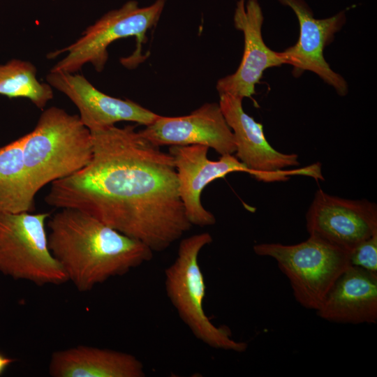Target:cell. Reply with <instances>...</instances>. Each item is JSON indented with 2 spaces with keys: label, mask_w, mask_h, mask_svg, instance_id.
<instances>
[{
  "label": "cell",
  "mask_w": 377,
  "mask_h": 377,
  "mask_svg": "<svg viewBox=\"0 0 377 377\" xmlns=\"http://www.w3.org/2000/svg\"><path fill=\"white\" fill-rule=\"evenodd\" d=\"M14 362L15 360L13 358L6 356L0 353V376L2 375L8 367Z\"/></svg>",
  "instance_id": "ffe728a7"
},
{
  "label": "cell",
  "mask_w": 377,
  "mask_h": 377,
  "mask_svg": "<svg viewBox=\"0 0 377 377\" xmlns=\"http://www.w3.org/2000/svg\"><path fill=\"white\" fill-rule=\"evenodd\" d=\"M352 266L377 273V233L358 244L349 252Z\"/></svg>",
  "instance_id": "d6986e66"
},
{
  "label": "cell",
  "mask_w": 377,
  "mask_h": 377,
  "mask_svg": "<svg viewBox=\"0 0 377 377\" xmlns=\"http://www.w3.org/2000/svg\"><path fill=\"white\" fill-rule=\"evenodd\" d=\"M49 249L68 280L87 292L151 260L153 251L75 209L61 208L47 221Z\"/></svg>",
  "instance_id": "7a4b0ae2"
},
{
  "label": "cell",
  "mask_w": 377,
  "mask_h": 377,
  "mask_svg": "<svg viewBox=\"0 0 377 377\" xmlns=\"http://www.w3.org/2000/svg\"><path fill=\"white\" fill-rule=\"evenodd\" d=\"M140 133L160 147L201 145L221 156L233 154L236 151L232 131L216 103H205L188 115H158Z\"/></svg>",
  "instance_id": "7c38bea8"
},
{
  "label": "cell",
  "mask_w": 377,
  "mask_h": 377,
  "mask_svg": "<svg viewBox=\"0 0 377 377\" xmlns=\"http://www.w3.org/2000/svg\"><path fill=\"white\" fill-rule=\"evenodd\" d=\"M22 138L24 165L36 193L82 170L92 158L90 130L79 115L60 108L45 110L34 129Z\"/></svg>",
  "instance_id": "3957f363"
},
{
  "label": "cell",
  "mask_w": 377,
  "mask_h": 377,
  "mask_svg": "<svg viewBox=\"0 0 377 377\" xmlns=\"http://www.w3.org/2000/svg\"><path fill=\"white\" fill-rule=\"evenodd\" d=\"M212 242V237L207 232L181 241L175 260L165 270V292L196 339L215 349L243 353L248 344L233 339L228 327L214 325L203 309L206 285L198 257L202 249Z\"/></svg>",
  "instance_id": "277c9868"
},
{
  "label": "cell",
  "mask_w": 377,
  "mask_h": 377,
  "mask_svg": "<svg viewBox=\"0 0 377 377\" xmlns=\"http://www.w3.org/2000/svg\"><path fill=\"white\" fill-rule=\"evenodd\" d=\"M219 96V104L234 135L235 156L249 170V175L265 182L285 181L297 174L323 179L318 163L302 169L285 170L300 165L298 156L281 153L269 145L263 125L244 112L242 98L228 94Z\"/></svg>",
  "instance_id": "ba28073f"
},
{
  "label": "cell",
  "mask_w": 377,
  "mask_h": 377,
  "mask_svg": "<svg viewBox=\"0 0 377 377\" xmlns=\"http://www.w3.org/2000/svg\"><path fill=\"white\" fill-rule=\"evenodd\" d=\"M309 235L348 253L377 233V206L367 200H350L318 189L306 214Z\"/></svg>",
  "instance_id": "9c48e42d"
},
{
  "label": "cell",
  "mask_w": 377,
  "mask_h": 377,
  "mask_svg": "<svg viewBox=\"0 0 377 377\" xmlns=\"http://www.w3.org/2000/svg\"><path fill=\"white\" fill-rule=\"evenodd\" d=\"M50 213L0 214V272L37 286L60 285L68 280L52 254L45 229Z\"/></svg>",
  "instance_id": "8992f818"
},
{
  "label": "cell",
  "mask_w": 377,
  "mask_h": 377,
  "mask_svg": "<svg viewBox=\"0 0 377 377\" xmlns=\"http://www.w3.org/2000/svg\"><path fill=\"white\" fill-rule=\"evenodd\" d=\"M53 377H144L142 362L134 355L107 348L77 346L52 354Z\"/></svg>",
  "instance_id": "2e32d148"
},
{
  "label": "cell",
  "mask_w": 377,
  "mask_h": 377,
  "mask_svg": "<svg viewBox=\"0 0 377 377\" xmlns=\"http://www.w3.org/2000/svg\"><path fill=\"white\" fill-rule=\"evenodd\" d=\"M253 251L275 260L295 300L309 310H317L338 277L351 265L348 251L311 235L296 244H258Z\"/></svg>",
  "instance_id": "5b68a950"
},
{
  "label": "cell",
  "mask_w": 377,
  "mask_h": 377,
  "mask_svg": "<svg viewBox=\"0 0 377 377\" xmlns=\"http://www.w3.org/2000/svg\"><path fill=\"white\" fill-rule=\"evenodd\" d=\"M36 195L24 165L22 136L0 147V214L32 212Z\"/></svg>",
  "instance_id": "e0dca14e"
},
{
  "label": "cell",
  "mask_w": 377,
  "mask_h": 377,
  "mask_svg": "<svg viewBox=\"0 0 377 377\" xmlns=\"http://www.w3.org/2000/svg\"><path fill=\"white\" fill-rule=\"evenodd\" d=\"M90 131L91 161L52 182L45 202L82 211L153 252L167 249L192 226L179 196L172 156L134 126Z\"/></svg>",
  "instance_id": "6da1fadb"
},
{
  "label": "cell",
  "mask_w": 377,
  "mask_h": 377,
  "mask_svg": "<svg viewBox=\"0 0 377 377\" xmlns=\"http://www.w3.org/2000/svg\"><path fill=\"white\" fill-rule=\"evenodd\" d=\"M35 66L27 61L13 59L0 64V95L25 98L40 109L53 98L52 87L40 82Z\"/></svg>",
  "instance_id": "ac0fdd59"
},
{
  "label": "cell",
  "mask_w": 377,
  "mask_h": 377,
  "mask_svg": "<svg viewBox=\"0 0 377 377\" xmlns=\"http://www.w3.org/2000/svg\"><path fill=\"white\" fill-rule=\"evenodd\" d=\"M164 6L165 0H156L147 7H140L137 1H129L105 13L73 43L49 54L48 57L53 58L66 53L50 71L74 73L87 64H92L96 71H102L108 59L109 45L131 36L142 42L146 32L157 23Z\"/></svg>",
  "instance_id": "52a82bcc"
},
{
  "label": "cell",
  "mask_w": 377,
  "mask_h": 377,
  "mask_svg": "<svg viewBox=\"0 0 377 377\" xmlns=\"http://www.w3.org/2000/svg\"><path fill=\"white\" fill-rule=\"evenodd\" d=\"M263 19L258 0L237 1L233 21L235 27L244 34V52L237 71L218 80L216 87L219 94L251 98L264 71L285 64L281 52L271 50L263 40Z\"/></svg>",
  "instance_id": "5bb4252c"
},
{
  "label": "cell",
  "mask_w": 377,
  "mask_h": 377,
  "mask_svg": "<svg viewBox=\"0 0 377 377\" xmlns=\"http://www.w3.org/2000/svg\"><path fill=\"white\" fill-rule=\"evenodd\" d=\"M278 1L294 11L300 24V36L296 44L281 52L285 64L293 66L295 76L305 71L316 73L334 87L340 96H345L348 92L346 81L332 71L323 56L325 47L346 22L344 12L325 19H316L304 0Z\"/></svg>",
  "instance_id": "30bf717a"
},
{
  "label": "cell",
  "mask_w": 377,
  "mask_h": 377,
  "mask_svg": "<svg viewBox=\"0 0 377 377\" xmlns=\"http://www.w3.org/2000/svg\"><path fill=\"white\" fill-rule=\"evenodd\" d=\"M205 145L170 146L179 182V196L191 225H214L216 218L201 203V193L212 181L234 172L249 174L246 167L233 154L223 155L217 161L207 157Z\"/></svg>",
  "instance_id": "8fae6325"
},
{
  "label": "cell",
  "mask_w": 377,
  "mask_h": 377,
  "mask_svg": "<svg viewBox=\"0 0 377 377\" xmlns=\"http://www.w3.org/2000/svg\"><path fill=\"white\" fill-rule=\"evenodd\" d=\"M315 311L332 323H376L377 273L350 265L338 277Z\"/></svg>",
  "instance_id": "9a60e30c"
},
{
  "label": "cell",
  "mask_w": 377,
  "mask_h": 377,
  "mask_svg": "<svg viewBox=\"0 0 377 377\" xmlns=\"http://www.w3.org/2000/svg\"><path fill=\"white\" fill-rule=\"evenodd\" d=\"M46 80L73 103L81 121L90 131L112 126L119 121L147 126L159 115L131 100L104 94L82 75L50 71Z\"/></svg>",
  "instance_id": "4fadbf2b"
}]
</instances>
